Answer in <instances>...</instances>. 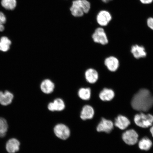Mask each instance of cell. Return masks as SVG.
<instances>
[{
  "instance_id": "1",
  "label": "cell",
  "mask_w": 153,
  "mask_h": 153,
  "mask_svg": "<svg viewBox=\"0 0 153 153\" xmlns=\"http://www.w3.org/2000/svg\"><path fill=\"white\" fill-rule=\"evenodd\" d=\"M131 105L135 110L148 111L153 106V95L148 89H141L134 96Z\"/></svg>"
},
{
  "instance_id": "2",
  "label": "cell",
  "mask_w": 153,
  "mask_h": 153,
  "mask_svg": "<svg viewBox=\"0 0 153 153\" xmlns=\"http://www.w3.org/2000/svg\"><path fill=\"white\" fill-rule=\"evenodd\" d=\"M91 3L88 0H74L70 10L73 16L79 18L88 14L90 10Z\"/></svg>"
},
{
  "instance_id": "3",
  "label": "cell",
  "mask_w": 153,
  "mask_h": 153,
  "mask_svg": "<svg viewBox=\"0 0 153 153\" xmlns=\"http://www.w3.org/2000/svg\"><path fill=\"white\" fill-rule=\"evenodd\" d=\"M134 121L136 125L139 127L147 128L152 126L153 123V116L152 114H146L141 113L137 114L134 117Z\"/></svg>"
},
{
  "instance_id": "4",
  "label": "cell",
  "mask_w": 153,
  "mask_h": 153,
  "mask_svg": "<svg viewBox=\"0 0 153 153\" xmlns=\"http://www.w3.org/2000/svg\"><path fill=\"white\" fill-rule=\"evenodd\" d=\"M55 135L59 138L66 140L70 135V130L64 124H59L55 126L53 129Z\"/></svg>"
},
{
  "instance_id": "5",
  "label": "cell",
  "mask_w": 153,
  "mask_h": 153,
  "mask_svg": "<svg viewBox=\"0 0 153 153\" xmlns=\"http://www.w3.org/2000/svg\"><path fill=\"white\" fill-rule=\"evenodd\" d=\"M97 24L102 26H106L112 19V16L108 11L102 10L97 13L96 17Z\"/></svg>"
},
{
  "instance_id": "6",
  "label": "cell",
  "mask_w": 153,
  "mask_h": 153,
  "mask_svg": "<svg viewBox=\"0 0 153 153\" xmlns=\"http://www.w3.org/2000/svg\"><path fill=\"white\" fill-rule=\"evenodd\" d=\"M92 37L94 41L96 43L102 45H106L108 43L106 34L104 29L102 28L98 27L96 29Z\"/></svg>"
},
{
  "instance_id": "7",
  "label": "cell",
  "mask_w": 153,
  "mask_h": 153,
  "mask_svg": "<svg viewBox=\"0 0 153 153\" xmlns=\"http://www.w3.org/2000/svg\"><path fill=\"white\" fill-rule=\"evenodd\" d=\"M124 142L130 145H135L138 141V134L133 129L128 130L122 136Z\"/></svg>"
},
{
  "instance_id": "8",
  "label": "cell",
  "mask_w": 153,
  "mask_h": 153,
  "mask_svg": "<svg viewBox=\"0 0 153 153\" xmlns=\"http://www.w3.org/2000/svg\"><path fill=\"white\" fill-rule=\"evenodd\" d=\"M114 129V124L110 120L102 118L97 127V131L98 132H105L109 133Z\"/></svg>"
},
{
  "instance_id": "9",
  "label": "cell",
  "mask_w": 153,
  "mask_h": 153,
  "mask_svg": "<svg viewBox=\"0 0 153 153\" xmlns=\"http://www.w3.org/2000/svg\"><path fill=\"white\" fill-rule=\"evenodd\" d=\"M65 108L64 101L62 99H55L53 102L49 103L48 106V108L51 111H60L64 109Z\"/></svg>"
},
{
  "instance_id": "10",
  "label": "cell",
  "mask_w": 153,
  "mask_h": 153,
  "mask_svg": "<svg viewBox=\"0 0 153 153\" xmlns=\"http://www.w3.org/2000/svg\"><path fill=\"white\" fill-rule=\"evenodd\" d=\"M55 85L51 79H47L41 82L40 88L43 92L45 94H50L54 91Z\"/></svg>"
},
{
  "instance_id": "11",
  "label": "cell",
  "mask_w": 153,
  "mask_h": 153,
  "mask_svg": "<svg viewBox=\"0 0 153 153\" xmlns=\"http://www.w3.org/2000/svg\"><path fill=\"white\" fill-rule=\"evenodd\" d=\"M20 143L18 140L13 138L9 139L6 145V149L9 153H15L20 149Z\"/></svg>"
},
{
  "instance_id": "12",
  "label": "cell",
  "mask_w": 153,
  "mask_h": 153,
  "mask_svg": "<svg viewBox=\"0 0 153 153\" xmlns=\"http://www.w3.org/2000/svg\"><path fill=\"white\" fill-rule=\"evenodd\" d=\"M94 114V111L90 105H86L82 109L80 117L82 120L91 119Z\"/></svg>"
},
{
  "instance_id": "13",
  "label": "cell",
  "mask_w": 153,
  "mask_h": 153,
  "mask_svg": "<svg viewBox=\"0 0 153 153\" xmlns=\"http://www.w3.org/2000/svg\"><path fill=\"white\" fill-rule=\"evenodd\" d=\"M131 122L128 118L125 116L119 115L115 120L114 125L121 130L127 128L130 125Z\"/></svg>"
},
{
  "instance_id": "14",
  "label": "cell",
  "mask_w": 153,
  "mask_h": 153,
  "mask_svg": "<svg viewBox=\"0 0 153 153\" xmlns=\"http://www.w3.org/2000/svg\"><path fill=\"white\" fill-rule=\"evenodd\" d=\"M105 64L108 69L112 72L116 71L119 65V61L114 56H111L105 59Z\"/></svg>"
},
{
  "instance_id": "15",
  "label": "cell",
  "mask_w": 153,
  "mask_h": 153,
  "mask_svg": "<svg viewBox=\"0 0 153 153\" xmlns=\"http://www.w3.org/2000/svg\"><path fill=\"white\" fill-rule=\"evenodd\" d=\"M14 98L12 93L8 91H5L4 93L0 91V103L4 106H7L10 104Z\"/></svg>"
},
{
  "instance_id": "16",
  "label": "cell",
  "mask_w": 153,
  "mask_h": 153,
  "mask_svg": "<svg viewBox=\"0 0 153 153\" xmlns=\"http://www.w3.org/2000/svg\"><path fill=\"white\" fill-rule=\"evenodd\" d=\"M85 76L86 81L88 83L94 84L98 79V74L96 70L93 68H89L85 72Z\"/></svg>"
},
{
  "instance_id": "17",
  "label": "cell",
  "mask_w": 153,
  "mask_h": 153,
  "mask_svg": "<svg viewBox=\"0 0 153 153\" xmlns=\"http://www.w3.org/2000/svg\"><path fill=\"white\" fill-rule=\"evenodd\" d=\"M131 51L134 57L136 59L142 58L146 56L145 48L143 46L137 45H133L131 47Z\"/></svg>"
},
{
  "instance_id": "18",
  "label": "cell",
  "mask_w": 153,
  "mask_h": 153,
  "mask_svg": "<svg viewBox=\"0 0 153 153\" xmlns=\"http://www.w3.org/2000/svg\"><path fill=\"white\" fill-rule=\"evenodd\" d=\"M114 96V93L111 89L104 88L99 94L100 98L103 101H110Z\"/></svg>"
},
{
  "instance_id": "19",
  "label": "cell",
  "mask_w": 153,
  "mask_h": 153,
  "mask_svg": "<svg viewBox=\"0 0 153 153\" xmlns=\"http://www.w3.org/2000/svg\"><path fill=\"white\" fill-rule=\"evenodd\" d=\"M78 96L82 100H89L91 98V89L89 88H82L78 91Z\"/></svg>"
},
{
  "instance_id": "20",
  "label": "cell",
  "mask_w": 153,
  "mask_h": 153,
  "mask_svg": "<svg viewBox=\"0 0 153 153\" xmlns=\"http://www.w3.org/2000/svg\"><path fill=\"white\" fill-rule=\"evenodd\" d=\"M152 141L148 137H145L141 140L139 143V146L141 150L148 151L152 146Z\"/></svg>"
},
{
  "instance_id": "21",
  "label": "cell",
  "mask_w": 153,
  "mask_h": 153,
  "mask_svg": "<svg viewBox=\"0 0 153 153\" xmlns=\"http://www.w3.org/2000/svg\"><path fill=\"white\" fill-rule=\"evenodd\" d=\"M1 4L5 9L12 10L16 7V0H1Z\"/></svg>"
},
{
  "instance_id": "22",
  "label": "cell",
  "mask_w": 153,
  "mask_h": 153,
  "mask_svg": "<svg viewBox=\"0 0 153 153\" xmlns=\"http://www.w3.org/2000/svg\"><path fill=\"white\" fill-rule=\"evenodd\" d=\"M8 126L7 120L3 118H0V137L5 136L8 129Z\"/></svg>"
},
{
  "instance_id": "23",
  "label": "cell",
  "mask_w": 153,
  "mask_h": 153,
  "mask_svg": "<svg viewBox=\"0 0 153 153\" xmlns=\"http://www.w3.org/2000/svg\"><path fill=\"white\" fill-rule=\"evenodd\" d=\"M10 46L5 43L0 41V51L3 52H6L9 50Z\"/></svg>"
},
{
  "instance_id": "24",
  "label": "cell",
  "mask_w": 153,
  "mask_h": 153,
  "mask_svg": "<svg viewBox=\"0 0 153 153\" xmlns=\"http://www.w3.org/2000/svg\"><path fill=\"white\" fill-rule=\"evenodd\" d=\"M7 19L5 15L3 12L0 11V24H4L6 22Z\"/></svg>"
},
{
  "instance_id": "25",
  "label": "cell",
  "mask_w": 153,
  "mask_h": 153,
  "mask_svg": "<svg viewBox=\"0 0 153 153\" xmlns=\"http://www.w3.org/2000/svg\"><path fill=\"white\" fill-rule=\"evenodd\" d=\"M0 41L5 43L10 46L11 44V42L9 38L6 37H2L0 39Z\"/></svg>"
},
{
  "instance_id": "26",
  "label": "cell",
  "mask_w": 153,
  "mask_h": 153,
  "mask_svg": "<svg viewBox=\"0 0 153 153\" xmlns=\"http://www.w3.org/2000/svg\"><path fill=\"white\" fill-rule=\"evenodd\" d=\"M147 23L149 27L153 30V17L148 18Z\"/></svg>"
},
{
  "instance_id": "27",
  "label": "cell",
  "mask_w": 153,
  "mask_h": 153,
  "mask_svg": "<svg viewBox=\"0 0 153 153\" xmlns=\"http://www.w3.org/2000/svg\"><path fill=\"white\" fill-rule=\"evenodd\" d=\"M143 4H151L153 2V0H139Z\"/></svg>"
},
{
  "instance_id": "28",
  "label": "cell",
  "mask_w": 153,
  "mask_h": 153,
  "mask_svg": "<svg viewBox=\"0 0 153 153\" xmlns=\"http://www.w3.org/2000/svg\"><path fill=\"white\" fill-rule=\"evenodd\" d=\"M4 27L3 24H0V32H2L4 30Z\"/></svg>"
},
{
  "instance_id": "29",
  "label": "cell",
  "mask_w": 153,
  "mask_h": 153,
  "mask_svg": "<svg viewBox=\"0 0 153 153\" xmlns=\"http://www.w3.org/2000/svg\"><path fill=\"white\" fill-rule=\"evenodd\" d=\"M101 1L104 3H106L109 2L111 1H112V0H101Z\"/></svg>"
},
{
  "instance_id": "30",
  "label": "cell",
  "mask_w": 153,
  "mask_h": 153,
  "mask_svg": "<svg viewBox=\"0 0 153 153\" xmlns=\"http://www.w3.org/2000/svg\"><path fill=\"white\" fill-rule=\"evenodd\" d=\"M150 132L152 134V137H153V126L152 127H151V129H150Z\"/></svg>"
}]
</instances>
